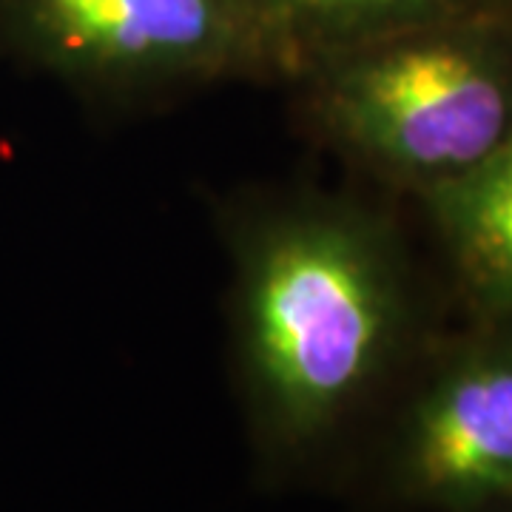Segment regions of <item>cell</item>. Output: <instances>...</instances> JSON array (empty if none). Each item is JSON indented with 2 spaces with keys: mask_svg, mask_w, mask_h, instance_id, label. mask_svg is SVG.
<instances>
[{
  "mask_svg": "<svg viewBox=\"0 0 512 512\" xmlns=\"http://www.w3.org/2000/svg\"><path fill=\"white\" fill-rule=\"evenodd\" d=\"M234 367L259 467L325 464L402 356L413 296L399 234L359 202L296 194L239 214Z\"/></svg>",
  "mask_w": 512,
  "mask_h": 512,
  "instance_id": "1",
  "label": "cell"
},
{
  "mask_svg": "<svg viewBox=\"0 0 512 512\" xmlns=\"http://www.w3.org/2000/svg\"><path fill=\"white\" fill-rule=\"evenodd\" d=\"M322 146L421 200L512 137V63L495 43L419 26L330 57L302 77Z\"/></svg>",
  "mask_w": 512,
  "mask_h": 512,
  "instance_id": "2",
  "label": "cell"
},
{
  "mask_svg": "<svg viewBox=\"0 0 512 512\" xmlns=\"http://www.w3.org/2000/svg\"><path fill=\"white\" fill-rule=\"evenodd\" d=\"M384 493L433 512L512 501V333H484L441 356L387 436Z\"/></svg>",
  "mask_w": 512,
  "mask_h": 512,
  "instance_id": "3",
  "label": "cell"
},
{
  "mask_svg": "<svg viewBox=\"0 0 512 512\" xmlns=\"http://www.w3.org/2000/svg\"><path fill=\"white\" fill-rule=\"evenodd\" d=\"M26 46L94 94H151L256 57L234 0H20Z\"/></svg>",
  "mask_w": 512,
  "mask_h": 512,
  "instance_id": "4",
  "label": "cell"
},
{
  "mask_svg": "<svg viewBox=\"0 0 512 512\" xmlns=\"http://www.w3.org/2000/svg\"><path fill=\"white\" fill-rule=\"evenodd\" d=\"M424 202L473 308L490 322H512V137Z\"/></svg>",
  "mask_w": 512,
  "mask_h": 512,
  "instance_id": "5",
  "label": "cell"
},
{
  "mask_svg": "<svg viewBox=\"0 0 512 512\" xmlns=\"http://www.w3.org/2000/svg\"><path fill=\"white\" fill-rule=\"evenodd\" d=\"M450 0H259L279 69L296 77L382 37L430 26Z\"/></svg>",
  "mask_w": 512,
  "mask_h": 512,
  "instance_id": "6",
  "label": "cell"
},
{
  "mask_svg": "<svg viewBox=\"0 0 512 512\" xmlns=\"http://www.w3.org/2000/svg\"><path fill=\"white\" fill-rule=\"evenodd\" d=\"M481 512H512V501L510 504H498V507H490V510H481Z\"/></svg>",
  "mask_w": 512,
  "mask_h": 512,
  "instance_id": "7",
  "label": "cell"
}]
</instances>
